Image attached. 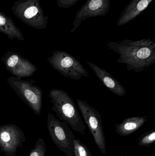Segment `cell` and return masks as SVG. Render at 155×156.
Masks as SVG:
<instances>
[{
  "instance_id": "obj_1",
  "label": "cell",
  "mask_w": 155,
  "mask_h": 156,
  "mask_svg": "<svg viewBox=\"0 0 155 156\" xmlns=\"http://www.w3.org/2000/svg\"><path fill=\"white\" fill-rule=\"evenodd\" d=\"M106 45L119 55L117 63L125 64L129 71L141 73L155 63L154 39L144 38L136 41L126 39L108 42Z\"/></svg>"
},
{
  "instance_id": "obj_2",
  "label": "cell",
  "mask_w": 155,
  "mask_h": 156,
  "mask_svg": "<svg viewBox=\"0 0 155 156\" xmlns=\"http://www.w3.org/2000/svg\"><path fill=\"white\" fill-rule=\"evenodd\" d=\"M52 103V110L61 121L66 122L73 130L82 135L85 133V125L72 97L62 89H51L48 94Z\"/></svg>"
},
{
  "instance_id": "obj_3",
  "label": "cell",
  "mask_w": 155,
  "mask_h": 156,
  "mask_svg": "<svg viewBox=\"0 0 155 156\" xmlns=\"http://www.w3.org/2000/svg\"><path fill=\"white\" fill-rule=\"evenodd\" d=\"M14 14L23 23L36 29L46 28L48 16L45 15L40 0H19L12 6Z\"/></svg>"
},
{
  "instance_id": "obj_4",
  "label": "cell",
  "mask_w": 155,
  "mask_h": 156,
  "mask_svg": "<svg viewBox=\"0 0 155 156\" xmlns=\"http://www.w3.org/2000/svg\"><path fill=\"white\" fill-rule=\"evenodd\" d=\"M9 86L22 101L37 115H40L42 104V91L34 80H24L10 77L6 80Z\"/></svg>"
},
{
  "instance_id": "obj_5",
  "label": "cell",
  "mask_w": 155,
  "mask_h": 156,
  "mask_svg": "<svg viewBox=\"0 0 155 156\" xmlns=\"http://www.w3.org/2000/svg\"><path fill=\"white\" fill-rule=\"evenodd\" d=\"M47 127L54 144L66 156H74V141L76 139L69 125L56 119L52 114L47 115Z\"/></svg>"
},
{
  "instance_id": "obj_6",
  "label": "cell",
  "mask_w": 155,
  "mask_h": 156,
  "mask_svg": "<svg viewBox=\"0 0 155 156\" xmlns=\"http://www.w3.org/2000/svg\"><path fill=\"white\" fill-rule=\"evenodd\" d=\"M52 67L61 75L72 80L89 77L87 70L73 56L65 51L56 50L47 58Z\"/></svg>"
},
{
  "instance_id": "obj_7",
  "label": "cell",
  "mask_w": 155,
  "mask_h": 156,
  "mask_svg": "<svg viewBox=\"0 0 155 156\" xmlns=\"http://www.w3.org/2000/svg\"><path fill=\"white\" fill-rule=\"evenodd\" d=\"M76 102L84 120L92 133L98 149L102 154H106L105 135L101 114L87 102L80 99H77Z\"/></svg>"
},
{
  "instance_id": "obj_8",
  "label": "cell",
  "mask_w": 155,
  "mask_h": 156,
  "mask_svg": "<svg viewBox=\"0 0 155 156\" xmlns=\"http://www.w3.org/2000/svg\"><path fill=\"white\" fill-rule=\"evenodd\" d=\"M26 141L23 132L14 124L0 126V150L5 156H16L17 149Z\"/></svg>"
},
{
  "instance_id": "obj_9",
  "label": "cell",
  "mask_w": 155,
  "mask_h": 156,
  "mask_svg": "<svg viewBox=\"0 0 155 156\" xmlns=\"http://www.w3.org/2000/svg\"><path fill=\"white\" fill-rule=\"evenodd\" d=\"M1 61L6 70L15 77L31 76L37 70L34 64L15 52L7 51L1 58Z\"/></svg>"
},
{
  "instance_id": "obj_10",
  "label": "cell",
  "mask_w": 155,
  "mask_h": 156,
  "mask_svg": "<svg viewBox=\"0 0 155 156\" xmlns=\"http://www.w3.org/2000/svg\"><path fill=\"white\" fill-rule=\"evenodd\" d=\"M110 7V0H87L76 12L71 33L73 34L82 22L87 18L105 16Z\"/></svg>"
},
{
  "instance_id": "obj_11",
  "label": "cell",
  "mask_w": 155,
  "mask_h": 156,
  "mask_svg": "<svg viewBox=\"0 0 155 156\" xmlns=\"http://www.w3.org/2000/svg\"><path fill=\"white\" fill-rule=\"evenodd\" d=\"M86 63L102 83L110 91L121 97L125 95L126 90L109 72L92 62L87 61Z\"/></svg>"
},
{
  "instance_id": "obj_12",
  "label": "cell",
  "mask_w": 155,
  "mask_h": 156,
  "mask_svg": "<svg viewBox=\"0 0 155 156\" xmlns=\"http://www.w3.org/2000/svg\"><path fill=\"white\" fill-rule=\"evenodd\" d=\"M153 0H132L125 7L117 21L120 27L134 20L141 14Z\"/></svg>"
},
{
  "instance_id": "obj_13",
  "label": "cell",
  "mask_w": 155,
  "mask_h": 156,
  "mask_svg": "<svg viewBox=\"0 0 155 156\" xmlns=\"http://www.w3.org/2000/svg\"><path fill=\"white\" fill-rule=\"evenodd\" d=\"M148 118L147 115L126 118L122 122L115 126V132L121 136H128L142 127Z\"/></svg>"
},
{
  "instance_id": "obj_14",
  "label": "cell",
  "mask_w": 155,
  "mask_h": 156,
  "mask_svg": "<svg viewBox=\"0 0 155 156\" xmlns=\"http://www.w3.org/2000/svg\"><path fill=\"white\" fill-rule=\"evenodd\" d=\"M0 32L4 34L11 40L17 39L24 41L23 34L15 25L12 18L0 12Z\"/></svg>"
},
{
  "instance_id": "obj_15",
  "label": "cell",
  "mask_w": 155,
  "mask_h": 156,
  "mask_svg": "<svg viewBox=\"0 0 155 156\" xmlns=\"http://www.w3.org/2000/svg\"><path fill=\"white\" fill-rule=\"evenodd\" d=\"M74 156H93L88 147L78 139L74 141Z\"/></svg>"
},
{
  "instance_id": "obj_16",
  "label": "cell",
  "mask_w": 155,
  "mask_h": 156,
  "mask_svg": "<svg viewBox=\"0 0 155 156\" xmlns=\"http://www.w3.org/2000/svg\"><path fill=\"white\" fill-rule=\"evenodd\" d=\"M45 154L46 147L45 142L43 138H38L29 156H45Z\"/></svg>"
},
{
  "instance_id": "obj_17",
  "label": "cell",
  "mask_w": 155,
  "mask_h": 156,
  "mask_svg": "<svg viewBox=\"0 0 155 156\" xmlns=\"http://www.w3.org/2000/svg\"><path fill=\"white\" fill-rule=\"evenodd\" d=\"M155 130H153L145 133L139 139L138 145L139 146L149 147L154 143Z\"/></svg>"
},
{
  "instance_id": "obj_18",
  "label": "cell",
  "mask_w": 155,
  "mask_h": 156,
  "mask_svg": "<svg viewBox=\"0 0 155 156\" xmlns=\"http://www.w3.org/2000/svg\"><path fill=\"white\" fill-rule=\"evenodd\" d=\"M79 0H56L57 5L60 8H68L75 5Z\"/></svg>"
},
{
  "instance_id": "obj_19",
  "label": "cell",
  "mask_w": 155,
  "mask_h": 156,
  "mask_svg": "<svg viewBox=\"0 0 155 156\" xmlns=\"http://www.w3.org/2000/svg\"><path fill=\"white\" fill-rule=\"evenodd\" d=\"M126 156V155H125V156Z\"/></svg>"
}]
</instances>
